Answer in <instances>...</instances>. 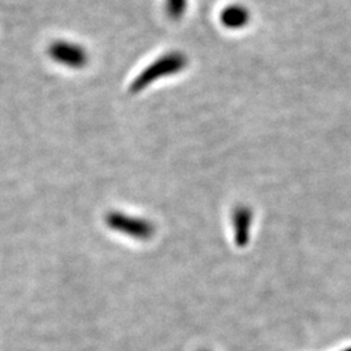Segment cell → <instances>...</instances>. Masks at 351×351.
Returning <instances> with one entry per match:
<instances>
[{"instance_id": "52a82bcc", "label": "cell", "mask_w": 351, "mask_h": 351, "mask_svg": "<svg viewBox=\"0 0 351 351\" xmlns=\"http://www.w3.org/2000/svg\"><path fill=\"white\" fill-rule=\"evenodd\" d=\"M343 351H351V348H350V349H346V350H343Z\"/></svg>"}, {"instance_id": "277c9868", "label": "cell", "mask_w": 351, "mask_h": 351, "mask_svg": "<svg viewBox=\"0 0 351 351\" xmlns=\"http://www.w3.org/2000/svg\"><path fill=\"white\" fill-rule=\"evenodd\" d=\"M251 14L247 7L242 4H230L220 12L221 25L230 30H239L249 25Z\"/></svg>"}, {"instance_id": "5b68a950", "label": "cell", "mask_w": 351, "mask_h": 351, "mask_svg": "<svg viewBox=\"0 0 351 351\" xmlns=\"http://www.w3.org/2000/svg\"><path fill=\"white\" fill-rule=\"evenodd\" d=\"M252 221V213L249 207H237L233 213V228L236 243L243 247L247 245L250 237V226Z\"/></svg>"}, {"instance_id": "3957f363", "label": "cell", "mask_w": 351, "mask_h": 351, "mask_svg": "<svg viewBox=\"0 0 351 351\" xmlns=\"http://www.w3.org/2000/svg\"><path fill=\"white\" fill-rule=\"evenodd\" d=\"M107 226L113 230L136 239H149L155 233V226L146 219L129 216L125 213H111L106 217Z\"/></svg>"}, {"instance_id": "6da1fadb", "label": "cell", "mask_w": 351, "mask_h": 351, "mask_svg": "<svg viewBox=\"0 0 351 351\" xmlns=\"http://www.w3.org/2000/svg\"><path fill=\"white\" fill-rule=\"evenodd\" d=\"M188 56L181 51H171L162 56H159L155 62L149 64L141 73H139L133 82L130 84V93L138 94L141 91L150 88L159 80L165 77H172L178 75L188 66Z\"/></svg>"}, {"instance_id": "7a4b0ae2", "label": "cell", "mask_w": 351, "mask_h": 351, "mask_svg": "<svg viewBox=\"0 0 351 351\" xmlns=\"http://www.w3.org/2000/svg\"><path fill=\"white\" fill-rule=\"evenodd\" d=\"M49 55L55 63L69 69H82L88 63L86 49L71 40L59 39L52 42L49 47Z\"/></svg>"}, {"instance_id": "8992f818", "label": "cell", "mask_w": 351, "mask_h": 351, "mask_svg": "<svg viewBox=\"0 0 351 351\" xmlns=\"http://www.w3.org/2000/svg\"><path fill=\"white\" fill-rule=\"evenodd\" d=\"M189 0H165V11L169 19L181 20L188 10Z\"/></svg>"}]
</instances>
